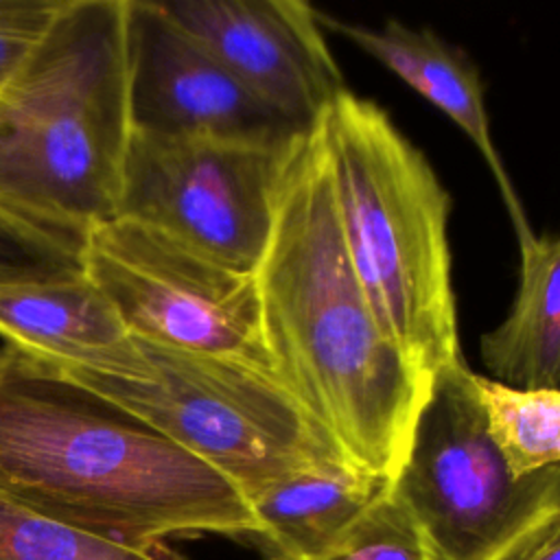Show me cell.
<instances>
[{
    "instance_id": "cell-1",
    "label": "cell",
    "mask_w": 560,
    "mask_h": 560,
    "mask_svg": "<svg viewBox=\"0 0 560 560\" xmlns=\"http://www.w3.org/2000/svg\"><path fill=\"white\" fill-rule=\"evenodd\" d=\"M254 276L278 378L357 468L389 483L431 385L409 368L359 284L315 125L287 160Z\"/></svg>"
},
{
    "instance_id": "cell-2",
    "label": "cell",
    "mask_w": 560,
    "mask_h": 560,
    "mask_svg": "<svg viewBox=\"0 0 560 560\" xmlns=\"http://www.w3.org/2000/svg\"><path fill=\"white\" fill-rule=\"evenodd\" d=\"M0 499L116 542L256 538L245 494L127 407L0 348Z\"/></svg>"
},
{
    "instance_id": "cell-3",
    "label": "cell",
    "mask_w": 560,
    "mask_h": 560,
    "mask_svg": "<svg viewBox=\"0 0 560 560\" xmlns=\"http://www.w3.org/2000/svg\"><path fill=\"white\" fill-rule=\"evenodd\" d=\"M129 133L125 0H63L0 88V208L83 249L118 217Z\"/></svg>"
},
{
    "instance_id": "cell-4",
    "label": "cell",
    "mask_w": 560,
    "mask_h": 560,
    "mask_svg": "<svg viewBox=\"0 0 560 560\" xmlns=\"http://www.w3.org/2000/svg\"><path fill=\"white\" fill-rule=\"evenodd\" d=\"M359 284L409 368L431 385L462 359L451 197L424 153L370 98L341 90L315 122Z\"/></svg>"
},
{
    "instance_id": "cell-5",
    "label": "cell",
    "mask_w": 560,
    "mask_h": 560,
    "mask_svg": "<svg viewBox=\"0 0 560 560\" xmlns=\"http://www.w3.org/2000/svg\"><path fill=\"white\" fill-rule=\"evenodd\" d=\"M389 492L433 560H516L560 521V468L512 472L464 357L433 376Z\"/></svg>"
},
{
    "instance_id": "cell-6",
    "label": "cell",
    "mask_w": 560,
    "mask_h": 560,
    "mask_svg": "<svg viewBox=\"0 0 560 560\" xmlns=\"http://www.w3.org/2000/svg\"><path fill=\"white\" fill-rule=\"evenodd\" d=\"M136 341L142 378L55 368L210 464L247 501L300 470L350 462L278 376L223 357Z\"/></svg>"
},
{
    "instance_id": "cell-7",
    "label": "cell",
    "mask_w": 560,
    "mask_h": 560,
    "mask_svg": "<svg viewBox=\"0 0 560 560\" xmlns=\"http://www.w3.org/2000/svg\"><path fill=\"white\" fill-rule=\"evenodd\" d=\"M81 267L133 339L232 359L278 376L254 273L212 262L125 217L88 232Z\"/></svg>"
},
{
    "instance_id": "cell-8",
    "label": "cell",
    "mask_w": 560,
    "mask_h": 560,
    "mask_svg": "<svg viewBox=\"0 0 560 560\" xmlns=\"http://www.w3.org/2000/svg\"><path fill=\"white\" fill-rule=\"evenodd\" d=\"M298 140L271 147L131 131L118 217L158 230L228 269L256 273Z\"/></svg>"
},
{
    "instance_id": "cell-9",
    "label": "cell",
    "mask_w": 560,
    "mask_h": 560,
    "mask_svg": "<svg viewBox=\"0 0 560 560\" xmlns=\"http://www.w3.org/2000/svg\"><path fill=\"white\" fill-rule=\"evenodd\" d=\"M125 68L133 133L284 147L308 131L256 98L160 2L125 0Z\"/></svg>"
},
{
    "instance_id": "cell-10",
    "label": "cell",
    "mask_w": 560,
    "mask_h": 560,
    "mask_svg": "<svg viewBox=\"0 0 560 560\" xmlns=\"http://www.w3.org/2000/svg\"><path fill=\"white\" fill-rule=\"evenodd\" d=\"M162 9L256 98L311 129L346 90L317 9L302 0H177Z\"/></svg>"
},
{
    "instance_id": "cell-11",
    "label": "cell",
    "mask_w": 560,
    "mask_h": 560,
    "mask_svg": "<svg viewBox=\"0 0 560 560\" xmlns=\"http://www.w3.org/2000/svg\"><path fill=\"white\" fill-rule=\"evenodd\" d=\"M0 337L59 368L125 378L147 374L138 341L83 271L0 282Z\"/></svg>"
},
{
    "instance_id": "cell-12",
    "label": "cell",
    "mask_w": 560,
    "mask_h": 560,
    "mask_svg": "<svg viewBox=\"0 0 560 560\" xmlns=\"http://www.w3.org/2000/svg\"><path fill=\"white\" fill-rule=\"evenodd\" d=\"M317 20L324 31L352 42L448 116L475 144L492 173L516 236L532 230L492 140L481 72L462 46L444 39L431 28L407 26L394 18L385 20L381 26H365L317 11Z\"/></svg>"
},
{
    "instance_id": "cell-13",
    "label": "cell",
    "mask_w": 560,
    "mask_h": 560,
    "mask_svg": "<svg viewBox=\"0 0 560 560\" xmlns=\"http://www.w3.org/2000/svg\"><path fill=\"white\" fill-rule=\"evenodd\" d=\"M518 238V289L505 319L481 335L488 376L516 389L560 387V234Z\"/></svg>"
},
{
    "instance_id": "cell-14",
    "label": "cell",
    "mask_w": 560,
    "mask_h": 560,
    "mask_svg": "<svg viewBox=\"0 0 560 560\" xmlns=\"http://www.w3.org/2000/svg\"><path fill=\"white\" fill-rule=\"evenodd\" d=\"M350 462L289 475L249 499L258 536L273 560H311L328 549L387 490Z\"/></svg>"
},
{
    "instance_id": "cell-15",
    "label": "cell",
    "mask_w": 560,
    "mask_h": 560,
    "mask_svg": "<svg viewBox=\"0 0 560 560\" xmlns=\"http://www.w3.org/2000/svg\"><path fill=\"white\" fill-rule=\"evenodd\" d=\"M475 392L514 475L560 468V387L516 389L475 372Z\"/></svg>"
},
{
    "instance_id": "cell-16",
    "label": "cell",
    "mask_w": 560,
    "mask_h": 560,
    "mask_svg": "<svg viewBox=\"0 0 560 560\" xmlns=\"http://www.w3.org/2000/svg\"><path fill=\"white\" fill-rule=\"evenodd\" d=\"M0 560H186L166 545L138 549L0 499Z\"/></svg>"
},
{
    "instance_id": "cell-17",
    "label": "cell",
    "mask_w": 560,
    "mask_h": 560,
    "mask_svg": "<svg viewBox=\"0 0 560 560\" xmlns=\"http://www.w3.org/2000/svg\"><path fill=\"white\" fill-rule=\"evenodd\" d=\"M311 560H433L431 551L405 512L387 490L319 556Z\"/></svg>"
},
{
    "instance_id": "cell-18",
    "label": "cell",
    "mask_w": 560,
    "mask_h": 560,
    "mask_svg": "<svg viewBox=\"0 0 560 560\" xmlns=\"http://www.w3.org/2000/svg\"><path fill=\"white\" fill-rule=\"evenodd\" d=\"M81 247L0 208V282L81 273Z\"/></svg>"
},
{
    "instance_id": "cell-19",
    "label": "cell",
    "mask_w": 560,
    "mask_h": 560,
    "mask_svg": "<svg viewBox=\"0 0 560 560\" xmlns=\"http://www.w3.org/2000/svg\"><path fill=\"white\" fill-rule=\"evenodd\" d=\"M63 0H0V88L26 59Z\"/></svg>"
},
{
    "instance_id": "cell-20",
    "label": "cell",
    "mask_w": 560,
    "mask_h": 560,
    "mask_svg": "<svg viewBox=\"0 0 560 560\" xmlns=\"http://www.w3.org/2000/svg\"><path fill=\"white\" fill-rule=\"evenodd\" d=\"M516 560H560V538H547Z\"/></svg>"
},
{
    "instance_id": "cell-21",
    "label": "cell",
    "mask_w": 560,
    "mask_h": 560,
    "mask_svg": "<svg viewBox=\"0 0 560 560\" xmlns=\"http://www.w3.org/2000/svg\"><path fill=\"white\" fill-rule=\"evenodd\" d=\"M547 538H560V521L553 525V529L547 534ZM547 538H545V540H547Z\"/></svg>"
}]
</instances>
